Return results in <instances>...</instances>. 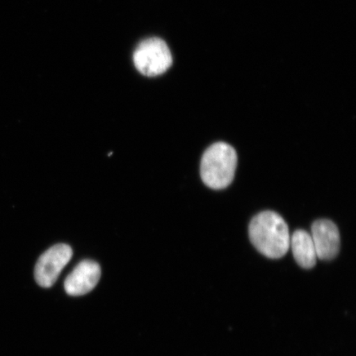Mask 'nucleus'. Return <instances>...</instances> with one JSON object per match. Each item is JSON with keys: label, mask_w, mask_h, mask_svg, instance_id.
<instances>
[{"label": "nucleus", "mask_w": 356, "mask_h": 356, "mask_svg": "<svg viewBox=\"0 0 356 356\" xmlns=\"http://www.w3.org/2000/svg\"><path fill=\"white\" fill-rule=\"evenodd\" d=\"M238 156L232 146L218 142L206 150L200 163V176L209 188L222 190L234 180Z\"/></svg>", "instance_id": "2"}, {"label": "nucleus", "mask_w": 356, "mask_h": 356, "mask_svg": "<svg viewBox=\"0 0 356 356\" xmlns=\"http://www.w3.org/2000/svg\"><path fill=\"white\" fill-rule=\"evenodd\" d=\"M249 238L258 252L271 259L284 257L291 248L286 222L274 211H264L253 218L249 225Z\"/></svg>", "instance_id": "1"}, {"label": "nucleus", "mask_w": 356, "mask_h": 356, "mask_svg": "<svg viewBox=\"0 0 356 356\" xmlns=\"http://www.w3.org/2000/svg\"><path fill=\"white\" fill-rule=\"evenodd\" d=\"M72 256V248L65 243L56 244L49 248L39 257L35 264V282L43 288L51 287Z\"/></svg>", "instance_id": "4"}, {"label": "nucleus", "mask_w": 356, "mask_h": 356, "mask_svg": "<svg viewBox=\"0 0 356 356\" xmlns=\"http://www.w3.org/2000/svg\"><path fill=\"white\" fill-rule=\"evenodd\" d=\"M289 247L298 264L305 269L313 268L318 256L310 234L305 230H296L291 238Z\"/></svg>", "instance_id": "7"}, {"label": "nucleus", "mask_w": 356, "mask_h": 356, "mask_svg": "<svg viewBox=\"0 0 356 356\" xmlns=\"http://www.w3.org/2000/svg\"><path fill=\"white\" fill-rule=\"evenodd\" d=\"M100 277V266L92 260H84L65 279V291L71 296L86 295L95 288Z\"/></svg>", "instance_id": "6"}, {"label": "nucleus", "mask_w": 356, "mask_h": 356, "mask_svg": "<svg viewBox=\"0 0 356 356\" xmlns=\"http://www.w3.org/2000/svg\"><path fill=\"white\" fill-rule=\"evenodd\" d=\"M310 235L320 260L329 261L337 256L340 250V234L332 221H315Z\"/></svg>", "instance_id": "5"}, {"label": "nucleus", "mask_w": 356, "mask_h": 356, "mask_svg": "<svg viewBox=\"0 0 356 356\" xmlns=\"http://www.w3.org/2000/svg\"><path fill=\"white\" fill-rule=\"evenodd\" d=\"M134 63L142 74L155 77L170 68L172 57L165 42L159 38H149L138 46L134 53Z\"/></svg>", "instance_id": "3"}]
</instances>
